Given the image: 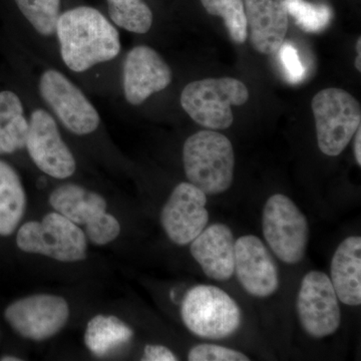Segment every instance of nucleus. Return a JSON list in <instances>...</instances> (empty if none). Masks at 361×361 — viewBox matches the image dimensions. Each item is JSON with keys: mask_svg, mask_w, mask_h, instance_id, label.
<instances>
[{"mask_svg": "<svg viewBox=\"0 0 361 361\" xmlns=\"http://www.w3.org/2000/svg\"><path fill=\"white\" fill-rule=\"evenodd\" d=\"M183 165L187 179L204 193H224L234 180L232 142L215 130L195 133L183 146Z\"/></svg>", "mask_w": 361, "mask_h": 361, "instance_id": "nucleus-4", "label": "nucleus"}, {"mask_svg": "<svg viewBox=\"0 0 361 361\" xmlns=\"http://www.w3.org/2000/svg\"><path fill=\"white\" fill-rule=\"evenodd\" d=\"M240 284L252 296L265 298L277 291L279 275L267 247L254 235L235 242V270Z\"/></svg>", "mask_w": 361, "mask_h": 361, "instance_id": "nucleus-15", "label": "nucleus"}, {"mask_svg": "<svg viewBox=\"0 0 361 361\" xmlns=\"http://www.w3.org/2000/svg\"><path fill=\"white\" fill-rule=\"evenodd\" d=\"M277 52L287 80L291 84L302 82L306 75V68L296 47L291 42H284Z\"/></svg>", "mask_w": 361, "mask_h": 361, "instance_id": "nucleus-27", "label": "nucleus"}, {"mask_svg": "<svg viewBox=\"0 0 361 361\" xmlns=\"http://www.w3.org/2000/svg\"><path fill=\"white\" fill-rule=\"evenodd\" d=\"M56 42L61 70L85 92L118 96L122 39L106 14L90 6L66 9L59 16Z\"/></svg>", "mask_w": 361, "mask_h": 361, "instance_id": "nucleus-1", "label": "nucleus"}, {"mask_svg": "<svg viewBox=\"0 0 361 361\" xmlns=\"http://www.w3.org/2000/svg\"><path fill=\"white\" fill-rule=\"evenodd\" d=\"M173 71L153 47L137 44L123 54L118 94L130 106H141L172 85Z\"/></svg>", "mask_w": 361, "mask_h": 361, "instance_id": "nucleus-11", "label": "nucleus"}, {"mask_svg": "<svg viewBox=\"0 0 361 361\" xmlns=\"http://www.w3.org/2000/svg\"><path fill=\"white\" fill-rule=\"evenodd\" d=\"M235 242L231 229L216 223L190 243V251L207 276L225 281L234 274Z\"/></svg>", "mask_w": 361, "mask_h": 361, "instance_id": "nucleus-18", "label": "nucleus"}, {"mask_svg": "<svg viewBox=\"0 0 361 361\" xmlns=\"http://www.w3.org/2000/svg\"><path fill=\"white\" fill-rule=\"evenodd\" d=\"M356 51H357V56L355 59V68L358 71H361V37H358L357 42H356Z\"/></svg>", "mask_w": 361, "mask_h": 361, "instance_id": "nucleus-30", "label": "nucleus"}, {"mask_svg": "<svg viewBox=\"0 0 361 361\" xmlns=\"http://www.w3.org/2000/svg\"><path fill=\"white\" fill-rule=\"evenodd\" d=\"M142 361H176L177 356L171 349L163 345H146L144 350Z\"/></svg>", "mask_w": 361, "mask_h": 361, "instance_id": "nucleus-28", "label": "nucleus"}, {"mask_svg": "<svg viewBox=\"0 0 361 361\" xmlns=\"http://www.w3.org/2000/svg\"><path fill=\"white\" fill-rule=\"evenodd\" d=\"M207 197L190 182L174 188L161 213V223L171 241L188 245L204 229L209 221Z\"/></svg>", "mask_w": 361, "mask_h": 361, "instance_id": "nucleus-14", "label": "nucleus"}, {"mask_svg": "<svg viewBox=\"0 0 361 361\" xmlns=\"http://www.w3.org/2000/svg\"><path fill=\"white\" fill-rule=\"evenodd\" d=\"M1 360L4 361H18L20 360V358L14 357V356H4V357L1 358Z\"/></svg>", "mask_w": 361, "mask_h": 361, "instance_id": "nucleus-31", "label": "nucleus"}, {"mask_svg": "<svg viewBox=\"0 0 361 361\" xmlns=\"http://www.w3.org/2000/svg\"><path fill=\"white\" fill-rule=\"evenodd\" d=\"M180 315L187 329L201 338H226L241 324L238 304L213 285H198L190 289L183 300Z\"/></svg>", "mask_w": 361, "mask_h": 361, "instance_id": "nucleus-6", "label": "nucleus"}, {"mask_svg": "<svg viewBox=\"0 0 361 361\" xmlns=\"http://www.w3.org/2000/svg\"><path fill=\"white\" fill-rule=\"evenodd\" d=\"M134 331L116 316L99 314L87 323L85 344L96 356H104L132 341Z\"/></svg>", "mask_w": 361, "mask_h": 361, "instance_id": "nucleus-22", "label": "nucleus"}, {"mask_svg": "<svg viewBox=\"0 0 361 361\" xmlns=\"http://www.w3.org/2000/svg\"><path fill=\"white\" fill-rule=\"evenodd\" d=\"M320 151L336 157L348 146L361 125L360 102L346 90H320L311 102Z\"/></svg>", "mask_w": 361, "mask_h": 361, "instance_id": "nucleus-7", "label": "nucleus"}, {"mask_svg": "<svg viewBox=\"0 0 361 361\" xmlns=\"http://www.w3.org/2000/svg\"><path fill=\"white\" fill-rule=\"evenodd\" d=\"M13 2L25 23L26 49L61 68L56 27L59 16L63 13V0H13Z\"/></svg>", "mask_w": 361, "mask_h": 361, "instance_id": "nucleus-16", "label": "nucleus"}, {"mask_svg": "<svg viewBox=\"0 0 361 361\" xmlns=\"http://www.w3.org/2000/svg\"><path fill=\"white\" fill-rule=\"evenodd\" d=\"M332 286L345 305L361 304V238L348 237L337 247L331 261Z\"/></svg>", "mask_w": 361, "mask_h": 361, "instance_id": "nucleus-19", "label": "nucleus"}, {"mask_svg": "<svg viewBox=\"0 0 361 361\" xmlns=\"http://www.w3.org/2000/svg\"><path fill=\"white\" fill-rule=\"evenodd\" d=\"M252 47L261 54H273L285 42L288 13L283 0H244Z\"/></svg>", "mask_w": 361, "mask_h": 361, "instance_id": "nucleus-17", "label": "nucleus"}, {"mask_svg": "<svg viewBox=\"0 0 361 361\" xmlns=\"http://www.w3.org/2000/svg\"><path fill=\"white\" fill-rule=\"evenodd\" d=\"M16 244L21 251L39 254L61 262L87 258V238L80 226L58 212L42 221H30L18 230Z\"/></svg>", "mask_w": 361, "mask_h": 361, "instance_id": "nucleus-9", "label": "nucleus"}, {"mask_svg": "<svg viewBox=\"0 0 361 361\" xmlns=\"http://www.w3.org/2000/svg\"><path fill=\"white\" fill-rule=\"evenodd\" d=\"M26 208L25 187L16 169L0 160V236H11Z\"/></svg>", "mask_w": 361, "mask_h": 361, "instance_id": "nucleus-21", "label": "nucleus"}, {"mask_svg": "<svg viewBox=\"0 0 361 361\" xmlns=\"http://www.w3.org/2000/svg\"><path fill=\"white\" fill-rule=\"evenodd\" d=\"M49 202L56 212L75 225L84 226L85 236L96 245H106L120 235V223L106 212V199L82 185H59L49 194Z\"/></svg>", "mask_w": 361, "mask_h": 361, "instance_id": "nucleus-8", "label": "nucleus"}, {"mask_svg": "<svg viewBox=\"0 0 361 361\" xmlns=\"http://www.w3.org/2000/svg\"><path fill=\"white\" fill-rule=\"evenodd\" d=\"M23 82L54 116L63 133L80 140L99 137L104 132L101 114L87 92L59 66L21 47Z\"/></svg>", "mask_w": 361, "mask_h": 361, "instance_id": "nucleus-2", "label": "nucleus"}, {"mask_svg": "<svg viewBox=\"0 0 361 361\" xmlns=\"http://www.w3.org/2000/svg\"><path fill=\"white\" fill-rule=\"evenodd\" d=\"M190 361H249L243 353L234 349L216 345V344H199L194 346L188 355Z\"/></svg>", "mask_w": 361, "mask_h": 361, "instance_id": "nucleus-26", "label": "nucleus"}, {"mask_svg": "<svg viewBox=\"0 0 361 361\" xmlns=\"http://www.w3.org/2000/svg\"><path fill=\"white\" fill-rule=\"evenodd\" d=\"M296 307L301 326L313 338L332 336L341 326L338 298L325 273L310 271L303 277Z\"/></svg>", "mask_w": 361, "mask_h": 361, "instance_id": "nucleus-13", "label": "nucleus"}, {"mask_svg": "<svg viewBox=\"0 0 361 361\" xmlns=\"http://www.w3.org/2000/svg\"><path fill=\"white\" fill-rule=\"evenodd\" d=\"M108 18L118 28L134 35H147L154 25V13L145 0H106Z\"/></svg>", "mask_w": 361, "mask_h": 361, "instance_id": "nucleus-23", "label": "nucleus"}, {"mask_svg": "<svg viewBox=\"0 0 361 361\" xmlns=\"http://www.w3.org/2000/svg\"><path fill=\"white\" fill-rule=\"evenodd\" d=\"M355 156L357 165L361 166V128H358L355 134Z\"/></svg>", "mask_w": 361, "mask_h": 361, "instance_id": "nucleus-29", "label": "nucleus"}, {"mask_svg": "<svg viewBox=\"0 0 361 361\" xmlns=\"http://www.w3.org/2000/svg\"><path fill=\"white\" fill-rule=\"evenodd\" d=\"M287 13L290 14L295 23L303 32H322L334 18L331 7L326 4H314L306 0H283Z\"/></svg>", "mask_w": 361, "mask_h": 361, "instance_id": "nucleus-25", "label": "nucleus"}, {"mask_svg": "<svg viewBox=\"0 0 361 361\" xmlns=\"http://www.w3.org/2000/svg\"><path fill=\"white\" fill-rule=\"evenodd\" d=\"M248 99V89L237 78H205L185 85L180 104L199 126L226 130L234 122L232 106H243Z\"/></svg>", "mask_w": 361, "mask_h": 361, "instance_id": "nucleus-5", "label": "nucleus"}, {"mask_svg": "<svg viewBox=\"0 0 361 361\" xmlns=\"http://www.w3.org/2000/svg\"><path fill=\"white\" fill-rule=\"evenodd\" d=\"M263 235L271 250L287 264L302 260L310 241V226L293 201L275 194L266 202L262 216Z\"/></svg>", "mask_w": 361, "mask_h": 361, "instance_id": "nucleus-10", "label": "nucleus"}, {"mask_svg": "<svg viewBox=\"0 0 361 361\" xmlns=\"http://www.w3.org/2000/svg\"><path fill=\"white\" fill-rule=\"evenodd\" d=\"M28 108L25 90H0V156L25 149Z\"/></svg>", "mask_w": 361, "mask_h": 361, "instance_id": "nucleus-20", "label": "nucleus"}, {"mask_svg": "<svg viewBox=\"0 0 361 361\" xmlns=\"http://www.w3.org/2000/svg\"><path fill=\"white\" fill-rule=\"evenodd\" d=\"M202 6L211 16H220L233 42L245 44L248 27L244 8V0H200Z\"/></svg>", "mask_w": 361, "mask_h": 361, "instance_id": "nucleus-24", "label": "nucleus"}, {"mask_svg": "<svg viewBox=\"0 0 361 361\" xmlns=\"http://www.w3.org/2000/svg\"><path fill=\"white\" fill-rule=\"evenodd\" d=\"M28 108V130L25 149L40 172L56 180H68L77 173L75 154L63 137L54 116L23 82Z\"/></svg>", "mask_w": 361, "mask_h": 361, "instance_id": "nucleus-3", "label": "nucleus"}, {"mask_svg": "<svg viewBox=\"0 0 361 361\" xmlns=\"http://www.w3.org/2000/svg\"><path fill=\"white\" fill-rule=\"evenodd\" d=\"M4 317L18 336L32 341H44L66 326L70 306L63 297L37 294L11 303Z\"/></svg>", "mask_w": 361, "mask_h": 361, "instance_id": "nucleus-12", "label": "nucleus"}]
</instances>
